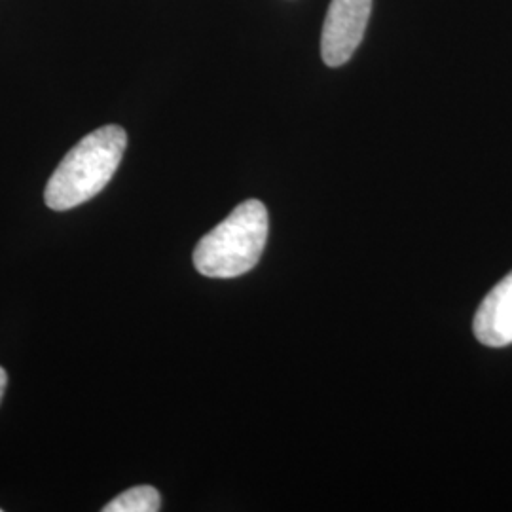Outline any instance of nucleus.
<instances>
[{
    "mask_svg": "<svg viewBox=\"0 0 512 512\" xmlns=\"http://www.w3.org/2000/svg\"><path fill=\"white\" fill-rule=\"evenodd\" d=\"M372 0H332L321 35V55L329 67H342L365 37Z\"/></svg>",
    "mask_w": 512,
    "mask_h": 512,
    "instance_id": "obj_3",
    "label": "nucleus"
},
{
    "mask_svg": "<svg viewBox=\"0 0 512 512\" xmlns=\"http://www.w3.org/2000/svg\"><path fill=\"white\" fill-rule=\"evenodd\" d=\"M476 340L488 348L512 344V272L482 300L473 321Z\"/></svg>",
    "mask_w": 512,
    "mask_h": 512,
    "instance_id": "obj_4",
    "label": "nucleus"
},
{
    "mask_svg": "<svg viewBox=\"0 0 512 512\" xmlns=\"http://www.w3.org/2000/svg\"><path fill=\"white\" fill-rule=\"evenodd\" d=\"M6 384H8V374H6V370L0 366V403H2V397H4V391H6Z\"/></svg>",
    "mask_w": 512,
    "mask_h": 512,
    "instance_id": "obj_6",
    "label": "nucleus"
},
{
    "mask_svg": "<svg viewBox=\"0 0 512 512\" xmlns=\"http://www.w3.org/2000/svg\"><path fill=\"white\" fill-rule=\"evenodd\" d=\"M162 507L160 492L152 486H135L114 497L103 512H156Z\"/></svg>",
    "mask_w": 512,
    "mask_h": 512,
    "instance_id": "obj_5",
    "label": "nucleus"
},
{
    "mask_svg": "<svg viewBox=\"0 0 512 512\" xmlns=\"http://www.w3.org/2000/svg\"><path fill=\"white\" fill-rule=\"evenodd\" d=\"M0 512H2V509H0Z\"/></svg>",
    "mask_w": 512,
    "mask_h": 512,
    "instance_id": "obj_7",
    "label": "nucleus"
},
{
    "mask_svg": "<svg viewBox=\"0 0 512 512\" xmlns=\"http://www.w3.org/2000/svg\"><path fill=\"white\" fill-rule=\"evenodd\" d=\"M266 239L268 211L264 203L247 200L200 239L194 249V266L205 277H239L255 268Z\"/></svg>",
    "mask_w": 512,
    "mask_h": 512,
    "instance_id": "obj_2",
    "label": "nucleus"
},
{
    "mask_svg": "<svg viewBox=\"0 0 512 512\" xmlns=\"http://www.w3.org/2000/svg\"><path fill=\"white\" fill-rule=\"evenodd\" d=\"M128 147L120 126H103L86 135L57 165L46 184L44 202L54 211H69L95 198L114 177Z\"/></svg>",
    "mask_w": 512,
    "mask_h": 512,
    "instance_id": "obj_1",
    "label": "nucleus"
}]
</instances>
